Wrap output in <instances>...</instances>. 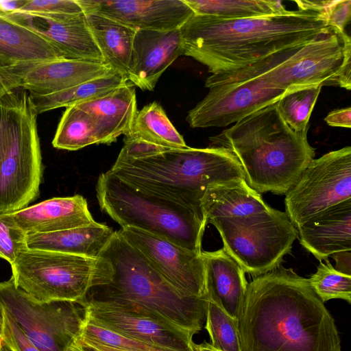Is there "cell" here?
I'll list each match as a JSON object with an SVG mask.
<instances>
[{"instance_id":"cell-8","label":"cell","mask_w":351,"mask_h":351,"mask_svg":"<svg viewBox=\"0 0 351 351\" xmlns=\"http://www.w3.org/2000/svg\"><path fill=\"white\" fill-rule=\"evenodd\" d=\"M95 189L101 210L121 228L140 229L202 253L207 225L203 212L138 191L109 171L99 175Z\"/></svg>"},{"instance_id":"cell-25","label":"cell","mask_w":351,"mask_h":351,"mask_svg":"<svg viewBox=\"0 0 351 351\" xmlns=\"http://www.w3.org/2000/svg\"><path fill=\"white\" fill-rule=\"evenodd\" d=\"M63 58H66L47 39L0 11V66Z\"/></svg>"},{"instance_id":"cell-35","label":"cell","mask_w":351,"mask_h":351,"mask_svg":"<svg viewBox=\"0 0 351 351\" xmlns=\"http://www.w3.org/2000/svg\"><path fill=\"white\" fill-rule=\"evenodd\" d=\"M80 337L124 351H176L116 332L86 318Z\"/></svg>"},{"instance_id":"cell-34","label":"cell","mask_w":351,"mask_h":351,"mask_svg":"<svg viewBox=\"0 0 351 351\" xmlns=\"http://www.w3.org/2000/svg\"><path fill=\"white\" fill-rule=\"evenodd\" d=\"M320 261L316 271L308 278L310 285L324 303L341 299L351 303V276L337 271L328 259Z\"/></svg>"},{"instance_id":"cell-9","label":"cell","mask_w":351,"mask_h":351,"mask_svg":"<svg viewBox=\"0 0 351 351\" xmlns=\"http://www.w3.org/2000/svg\"><path fill=\"white\" fill-rule=\"evenodd\" d=\"M16 287L40 302H80L89 290L109 283L113 270L106 258L25 248L10 265Z\"/></svg>"},{"instance_id":"cell-44","label":"cell","mask_w":351,"mask_h":351,"mask_svg":"<svg viewBox=\"0 0 351 351\" xmlns=\"http://www.w3.org/2000/svg\"><path fill=\"white\" fill-rule=\"evenodd\" d=\"M193 346L195 351H219L214 348L210 343L206 341H204L199 344H197L193 342Z\"/></svg>"},{"instance_id":"cell-30","label":"cell","mask_w":351,"mask_h":351,"mask_svg":"<svg viewBox=\"0 0 351 351\" xmlns=\"http://www.w3.org/2000/svg\"><path fill=\"white\" fill-rule=\"evenodd\" d=\"M194 14L241 19L289 14L281 1L183 0Z\"/></svg>"},{"instance_id":"cell-37","label":"cell","mask_w":351,"mask_h":351,"mask_svg":"<svg viewBox=\"0 0 351 351\" xmlns=\"http://www.w3.org/2000/svg\"><path fill=\"white\" fill-rule=\"evenodd\" d=\"M27 233L5 223L0 219V258L11 265L17 254L27 248Z\"/></svg>"},{"instance_id":"cell-7","label":"cell","mask_w":351,"mask_h":351,"mask_svg":"<svg viewBox=\"0 0 351 351\" xmlns=\"http://www.w3.org/2000/svg\"><path fill=\"white\" fill-rule=\"evenodd\" d=\"M37 116L21 87L0 99V215L25 208L39 195L43 165Z\"/></svg>"},{"instance_id":"cell-15","label":"cell","mask_w":351,"mask_h":351,"mask_svg":"<svg viewBox=\"0 0 351 351\" xmlns=\"http://www.w3.org/2000/svg\"><path fill=\"white\" fill-rule=\"evenodd\" d=\"M285 93L258 79L219 84L189 111L186 121L193 128L228 126L278 102Z\"/></svg>"},{"instance_id":"cell-36","label":"cell","mask_w":351,"mask_h":351,"mask_svg":"<svg viewBox=\"0 0 351 351\" xmlns=\"http://www.w3.org/2000/svg\"><path fill=\"white\" fill-rule=\"evenodd\" d=\"M14 12L33 18L53 17L84 12L77 0H26L21 8Z\"/></svg>"},{"instance_id":"cell-50","label":"cell","mask_w":351,"mask_h":351,"mask_svg":"<svg viewBox=\"0 0 351 351\" xmlns=\"http://www.w3.org/2000/svg\"><path fill=\"white\" fill-rule=\"evenodd\" d=\"M1 342H2V341H1ZM1 342H0V346H1Z\"/></svg>"},{"instance_id":"cell-12","label":"cell","mask_w":351,"mask_h":351,"mask_svg":"<svg viewBox=\"0 0 351 351\" xmlns=\"http://www.w3.org/2000/svg\"><path fill=\"white\" fill-rule=\"evenodd\" d=\"M285 195V213L296 229L320 212L351 199L350 146L314 158Z\"/></svg>"},{"instance_id":"cell-23","label":"cell","mask_w":351,"mask_h":351,"mask_svg":"<svg viewBox=\"0 0 351 351\" xmlns=\"http://www.w3.org/2000/svg\"><path fill=\"white\" fill-rule=\"evenodd\" d=\"M208 300L239 319L248 282L243 269L225 251H202Z\"/></svg>"},{"instance_id":"cell-47","label":"cell","mask_w":351,"mask_h":351,"mask_svg":"<svg viewBox=\"0 0 351 351\" xmlns=\"http://www.w3.org/2000/svg\"><path fill=\"white\" fill-rule=\"evenodd\" d=\"M0 351H9L8 349L3 343V342H1V344L0 346Z\"/></svg>"},{"instance_id":"cell-16","label":"cell","mask_w":351,"mask_h":351,"mask_svg":"<svg viewBox=\"0 0 351 351\" xmlns=\"http://www.w3.org/2000/svg\"><path fill=\"white\" fill-rule=\"evenodd\" d=\"M84 13L99 14L135 30L170 31L194 14L183 0H77Z\"/></svg>"},{"instance_id":"cell-11","label":"cell","mask_w":351,"mask_h":351,"mask_svg":"<svg viewBox=\"0 0 351 351\" xmlns=\"http://www.w3.org/2000/svg\"><path fill=\"white\" fill-rule=\"evenodd\" d=\"M225 251L254 276L279 267L289 254L298 231L286 213L276 210L241 225L218 224Z\"/></svg>"},{"instance_id":"cell-20","label":"cell","mask_w":351,"mask_h":351,"mask_svg":"<svg viewBox=\"0 0 351 351\" xmlns=\"http://www.w3.org/2000/svg\"><path fill=\"white\" fill-rule=\"evenodd\" d=\"M6 15L27 24L50 41L66 58L104 62L84 12L35 18L39 19L40 23L38 25L21 13L12 12Z\"/></svg>"},{"instance_id":"cell-27","label":"cell","mask_w":351,"mask_h":351,"mask_svg":"<svg viewBox=\"0 0 351 351\" xmlns=\"http://www.w3.org/2000/svg\"><path fill=\"white\" fill-rule=\"evenodd\" d=\"M85 14L104 62L130 82L133 71V43L137 30L99 14Z\"/></svg>"},{"instance_id":"cell-42","label":"cell","mask_w":351,"mask_h":351,"mask_svg":"<svg viewBox=\"0 0 351 351\" xmlns=\"http://www.w3.org/2000/svg\"><path fill=\"white\" fill-rule=\"evenodd\" d=\"M335 261V269L348 276H351V250L341 251L330 256Z\"/></svg>"},{"instance_id":"cell-41","label":"cell","mask_w":351,"mask_h":351,"mask_svg":"<svg viewBox=\"0 0 351 351\" xmlns=\"http://www.w3.org/2000/svg\"><path fill=\"white\" fill-rule=\"evenodd\" d=\"M324 121L331 127L350 128L351 108L334 110L327 114Z\"/></svg>"},{"instance_id":"cell-21","label":"cell","mask_w":351,"mask_h":351,"mask_svg":"<svg viewBox=\"0 0 351 351\" xmlns=\"http://www.w3.org/2000/svg\"><path fill=\"white\" fill-rule=\"evenodd\" d=\"M114 71L105 62L63 58L37 63L24 75L21 88L45 95L62 91Z\"/></svg>"},{"instance_id":"cell-17","label":"cell","mask_w":351,"mask_h":351,"mask_svg":"<svg viewBox=\"0 0 351 351\" xmlns=\"http://www.w3.org/2000/svg\"><path fill=\"white\" fill-rule=\"evenodd\" d=\"M0 219L27 234L77 228L95 221L86 199L80 195L52 197L13 213L1 214Z\"/></svg>"},{"instance_id":"cell-43","label":"cell","mask_w":351,"mask_h":351,"mask_svg":"<svg viewBox=\"0 0 351 351\" xmlns=\"http://www.w3.org/2000/svg\"><path fill=\"white\" fill-rule=\"evenodd\" d=\"M77 341L82 342L93 349H94L95 351H124L121 350L117 348H114L112 347L106 346L100 343H98L95 341L88 340L82 337H79L77 339Z\"/></svg>"},{"instance_id":"cell-10","label":"cell","mask_w":351,"mask_h":351,"mask_svg":"<svg viewBox=\"0 0 351 351\" xmlns=\"http://www.w3.org/2000/svg\"><path fill=\"white\" fill-rule=\"evenodd\" d=\"M0 303L40 351H67L86 319L80 302L38 301L16 287L12 278L0 282Z\"/></svg>"},{"instance_id":"cell-31","label":"cell","mask_w":351,"mask_h":351,"mask_svg":"<svg viewBox=\"0 0 351 351\" xmlns=\"http://www.w3.org/2000/svg\"><path fill=\"white\" fill-rule=\"evenodd\" d=\"M93 144H100V140L90 115L76 106L66 108L52 141L53 146L75 151Z\"/></svg>"},{"instance_id":"cell-18","label":"cell","mask_w":351,"mask_h":351,"mask_svg":"<svg viewBox=\"0 0 351 351\" xmlns=\"http://www.w3.org/2000/svg\"><path fill=\"white\" fill-rule=\"evenodd\" d=\"M201 208L207 223L214 226L249 223L276 210L243 178L210 186L201 201Z\"/></svg>"},{"instance_id":"cell-3","label":"cell","mask_w":351,"mask_h":351,"mask_svg":"<svg viewBox=\"0 0 351 351\" xmlns=\"http://www.w3.org/2000/svg\"><path fill=\"white\" fill-rule=\"evenodd\" d=\"M108 171L138 191L201 212L210 186L245 179L239 160L224 147L168 148L126 138Z\"/></svg>"},{"instance_id":"cell-6","label":"cell","mask_w":351,"mask_h":351,"mask_svg":"<svg viewBox=\"0 0 351 351\" xmlns=\"http://www.w3.org/2000/svg\"><path fill=\"white\" fill-rule=\"evenodd\" d=\"M99 256L110 263L112 280L91 288L84 300L133 302L193 335L201 330L206 322L208 300L180 294L118 231H114Z\"/></svg>"},{"instance_id":"cell-29","label":"cell","mask_w":351,"mask_h":351,"mask_svg":"<svg viewBox=\"0 0 351 351\" xmlns=\"http://www.w3.org/2000/svg\"><path fill=\"white\" fill-rule=\"evenodd\" d=\"M125 138L168 147L181 149L186 145L162 106L156 101L138 111Z\"/></svg>"},{"instance_id":"cell-22","label":"cell","mask_w":351,"mask_h":351,"mask_svg":"<svg viewBox=\"0 0 351 351\" xmlns=\"http://www.w3.org/2000/svg\"><path fill=\"white\" fill-rule=\"evenodd\" d=\"M300 244L319 261L351 250V199L332 206L297 228Z\"/></svg>"},{"instance_id":"cell-49","label":"cell","mask_w":351,"mask_h":351,"mask_svg":"<svg viewBox=\"0 0 351 351\" xmlns=\"http://www.w3.org/2000/svg\"><path fill=\"white\" fill-rule=\"evenodd\" d=\"M1 330H2V325H0V342L2 341V337H1Z\"/></svg>"},{"instance_id":"cell-33","label":"cell","mask_w":351,"mask_h":351,"mask_svg":"<svg viewBox=\"0 0 351 351\" xmlns=\"http://www.w3.org/2000/svg\"><path fill=\"white\" fill-rule=\"evenodd\" d=\"M205 322L214 348L219 351H241L238 320L209 300Z\"/></svg>"},{"instance_id":"cell-14","label":"cell","mask_w":351,"mask_h":351,"mask_svg":"<svg viewBox=\"0 0 351 351\" xmlns=\"http://www.w3.org/2000/svg\"><path fill=\"white\" fill-rule=\"evenodd\" d=\"M118 232L180 294L208 300L202 253L135 228L123 227Z\"/></svg>"},{"instance_id":"cell-24","label":"cell","mask_w":351,"mask_h":351,"mask_svg":"<svg viewBox=\"0 0 351 351\" xmlns=\"http://www.w3.org/2000/svg\"><path fill=\"white\" fill-rule=\"evenodd\" d=\"M135 86L130 82L99 97L74 106L90 115L100 144L115 142L127 135L138 112Z\"/></svg>"},{"instance_id":"cell-19","label":"cell","mask_w":351,"mask_h":351,"mask_svg":"<svg viewBox=\"0 0 351 351\" xmlns=\"http://www.w3.org/2000/svg\"><path fill=\"white\" fill-rule=\"evenodd\" d=\"M183 53L180 29L137 30L133 43L130 82L143 90H153L165 70Z\"/></svg>"},{"instance_id":"cell-26","label":"cell","mask_w":351,"mask_h":351,"mask_svg":"<svg viewBox=\"0 0 351 351\" xmlns=\"http://www.w3.org/2000/svg\"><path fill=\"white\" fill-rule=\"evenodd\" d=\"M114 233L110 227L95 221L84 227L27 234L25 243L29 249L99 257Z\"/></svg>"},{"instance_id":"cell-28","label":"cell","mask_w":351,"mask_h":351,"mask_svg":"<svg viewBox=\"0 0 351 351\" xmlns=\"http://www.w3.org/2000/svg\"><path fill=\"white\" fill-rule=\"evenodd\" d=\"M128 82L129 81L123 75L114 71L62 91L45 95L29 93V95L33 108L38 115L49 110L67 108L93 99Z\"/></svg>"},{"instance_id":"cell-13","label":"cell","mask_w":351,"mask_h":351,"mask_svg":"<svg viewBox=\"0 0 351 351\" xmlns=\"http://www.w3.org/2000/svg\"><path fill=\"white\" fill-rule=\"evenodd\" d=\"M86 318L116 332L176 351H195L194 335L133 302L83 300Z\"/></svg>"},{"instance_id":"cell-40","label":"cell","mask_w":351,"mask_h":351,"mask_svg":"<svg viewBox=\"0 0 351 351\" xmlns=\"http://www.w3.org/2000/svg\"><path fill=\"white\" fill-rule=\"evenodd\" d=\"M326 17L328 26L335 27L344 32L351 18V1H331L326 9Z\"/></svg>"},{"instance_id":"cell-2","label":"cell","mask_w":351,"mask_h":351,"mask_svg":"<svg viewBox=\"0 0 351 351\" xmlns=\"http://www.w3.org/2000/svg\"><path fill=\"white\" fill-rule=\"evenodd\" d=\"M294 2L298 10L283 15L225 19L193 14L180 29L183 54L220 74L304 45L328 27L326 14L313 1Z\"/></svg>"},{"instance_id":"cell-48","label":"cell","mask_w":351,"mask_h":351,"mask_svg":"<svg viewBox=\"0 0 351 351\" xmlns=\"http://www.w3.org/2000/svg\"><path fill=\"white\" fill-rule=\"evenodd\" d=\"M67 351H79V350L74 346H73Z\"/></svg>"},{"instance_id":"cell-45","label":"cell","mask_w":351,"mask_h":351,"mask_svg":"<svg viewBox=\"0 0 351 351\" xmlns=\"http://www.w3.org/2000/svg\"><path fill=\"white\" fill-rule=\"evenodd\" d=\"M79 351H95L90 346L76 340L73 345Z\"/></svg>"},{"instance_id":"cell-32","label":"cell","mask_w":351,"mask_h":351,"mask_svg":"<svg viewBox=\"0 0 351 351\" xmlns=\"http://www.w3.org/2000/svg\"><path fill=\"white\" fill-rule=\"evenodd\" d=\"M322 86H311L285 93L277 102L279 112L291 129L301 132L308 128V121Z\"/></svg>"},{"instance_id":"cell-5","label":"cell","mask_w":351,"mask_h":351,"mask_svg":"<svg viewBox=\"0 0 351 351\" xmlns=\"http://www.w3.org/2000/svg\"><path fill=\"white\" fill-rule=\"evenodd\" d=\"M250 79L264 81L286 93L311 86L351 88V38L344 31L328 26L311 41L274 53L237 71L212 74L210 88Z\"/></svg>"},{"instance_id":"cell-46","label":"cell","mask_w":351,"mask_h":351,"mask_svg":"<svg viewBox=\"0 0 351 351\" xmlns=\"http://www.w3.org/2000/svg\"><path fill=\"white\" fill-rule=\"evenodd\" d=\"M3 320V308L0 303V325L1 326Z\"/></svg>"},{"instance_id":"cell-38","label":"cell","mask_w":351,"mask_h":351,"mask_svg":"<svg viewBox=\"0 0 351 351\" xmlns=\"http://www.w3.org/2000/svg\"><path fill=\"white\" fill-rule=\"evenodd\" d=\"M1 337L3 343L9 351H40L4 308Z\"/></svg>"},{"instance_id":"cell-1","label":"cell","mask_w":351,"mask_h":351,"mask_svg":"<svg viewBox=\"0 0 351 351\" xmlns=\"http://www.w3.org/2000/svg\"><path fill=\"white\" fill-rule=\"evenodd\" d=\"M238 324L241 351H341L335 319L308 278L282 265L247 284Z\"/></svg>"},{"instance_id":"cell-39","label":"cell","mask_w":351,"mask_h":351,"mask_svg":"<svg viewBox=\"0 0 351 351\" xmlns=\"http://www.w3.org/2000/svg\"><path fill=\"white\" fill-rule=\"evenodd\" d=\"M34 64H23L0 66V99L7 93L21 87L24 75Z\"/></svg>"},{"instance_id":"cell-4","label":"cell","mask_w":351,"mask_h":351,"mask_svg":"<svg viewBox=\"0 0 351 351\" xmlns=\"http://www.w3.org/2000/svg\"><path fill=\"white\" fill-rule=\"evenodd\" d=\"M308 128L296 132L281 116L277 102L255 111L210 137L211 146L230 150L256 192L285 194L314 159Z\"/></svg>"}]
</instances>
